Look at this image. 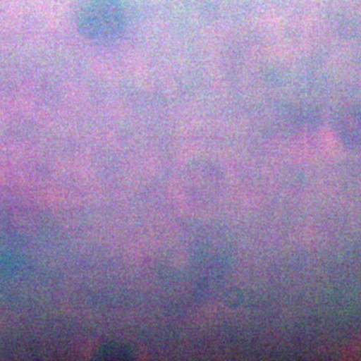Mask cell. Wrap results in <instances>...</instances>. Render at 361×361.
<instances>
[{"label":"cell","instance_id":"cell-1","mask_svg":"<svg viewBox=\"0 0 361 361\" xmlns=\"http://www.w3.org/2000/svg\"><path fill=\"white\" fill-rule=\"evenodd\" d=\"M125 25L121 0H85L78 14V30L90 42H113L122 35Z\"/></svg>","mask_w":361,"mask_h":361}]
</instances>
